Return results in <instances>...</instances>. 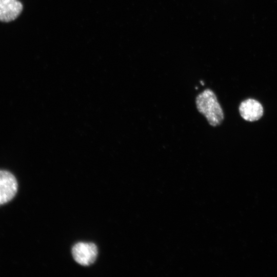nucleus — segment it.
Segmentation results:
<instances>
[{"label":"nucleus","mask_w":277,"mask_h":277,"mask_svg":"<svg viewBox=\"0 0 277 277\" xmlns=\"http://www.w3.org/2000/svg\"><path fill=\"white\" fill-rule=\"evenodd\" d=\"M195 104L197 110L211 126L215 127L222 123L224 118V112L212 90L206 89L202 91L196 97Z\"/></svg>","instance_id":"1"},{"label":"nucleus","mask_w":277,"mask_h":277,"mask_svg":"<svg viewBox=\"0 0 277 277\" xmlns=\"http://www.w3.org/2000/svg\"><path fill=\"white\" fill-rule=\"evenodd\" d=\"M97 246L92 243L79 242L72 249L74 260L82 266H89L96 260L97 255Z\"/></svg>","instance_id":"2"},{"label":"nucleus","mask_w":277,"mask_h":277,"mask_svg":"<svg viewBox=\"0 0 277 277\" xmlns=\"http://www.w3.org/2000/svg\"><path fill=\"white\" fill-rule=\"evenodd\" d=\"M17 188L15 176L9 171L0 170V206L8 203L14 197Z\"/></svg>","instance_id":"3"},{"label":"nucleus","mask_w":277,"mask_h":277,"mask_svg":"<svg viewBox=\"0 0 277 277\" xmlns=\"http://www.w3.org/2000/svg\"><path fill=\"white\" fill-rule=\"evenodd\" d=\"M241 116L245 120L254 122L259 120L263 115L262 104L254 99L248 98L242 102L239 106Z\"/></svg>","instance_id":"4"},{"label":"nucleus","mask_w":277,"mask_h":277,"mask_svg":"<svg viewBox=\"0 0 277 277\" xmlns=\"http://www.w3.org/2000/svg\"><path fill=\"white\" fill-rule=\"evenodd\" d=\"M18 0H0V22H10L15 19L23 10Z\"/></svg>","instance_id":"5"}]
</instances>
